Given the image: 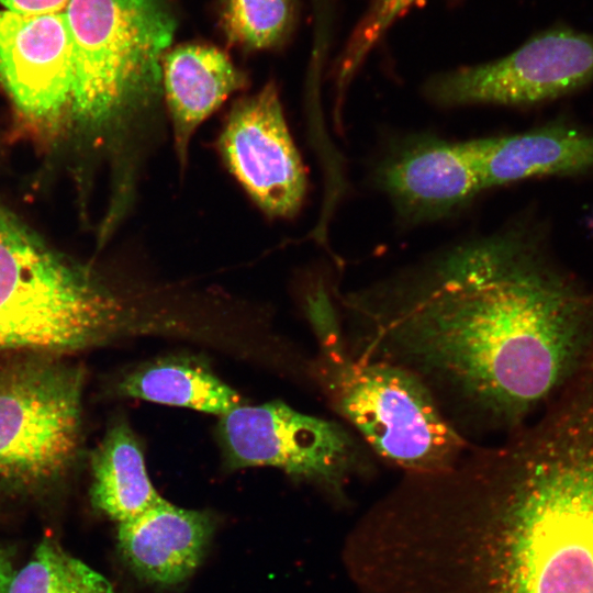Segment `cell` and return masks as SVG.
Returning <instances> with one entry per match:
<instances>
[{
    "label": "cell",
    "instance_id": "d6986e66",
    "mask_svg": "<svg viewBox=\"0 0 593 593\" xmlns=\"http://www.w3.org/2000/svg\"><path fill=\"white\" fill-rule=\"evenodd\" d=\"M305 312L314 331L320 355L338 357L349 351L343 318L325 284L315 286L306 295Z\"/></svg>",
    "mask_w": 593,
    "mask_h": 593
},
{
    "label": "cell",
    "instance_id": "6da1fadb",
    "mask_svg": "<svg viewBox=\"0 0 593 593\" xmlns=\"http://www.w3.org/2000/svg\"><path fill=\"white\" fill-rule=\"evenodd\" d=\"M548 242L519 217L346 293L351 356L412 373L468 441L517 430L593 357V287Z\"/></svg>",
    "mask_w": 593,
    "mask_h": 593
},
{
    "label": "cell",
    "instance_id": "4fadbf2b",
    "mask_svg": "<svg viewBox=\"0 0 593 593\" xmlns=\"http://www.w3.org/2000/svg\"><path fill=\"white\" fill-rule=\"evenodd\" d=\"M484 190L530 178L593 172V132L558 119L508 135L466 141Z\"/></svg>",
    "mask_w": 593,
    "mask_h": 593
},
{
    "label": "cell",
    "instance_id": "30bf717a",
    "mask_svg": "<svg viewBox=\"0 0 593 593\" xmlns=\"http://www.w3.org/2000/svg\"><path fill=\"white\" fill-rule=\"evenodd\" d=\"M372 180L407 226L455 215L484 191L466 142L422 133L395 136L374 164Z\"/></svg>",
    "mask_w": 593,
    "mask_h": 593
},
{
    "label": "cell",
    "instance_id": "ba28073f",
    "mask_svg": "<svg viewBox=\"0 0 593 593\" xmlns=\"http://www.w3.org/2000/svg\"><path fill=\"white\" fill-rule=\"evenodd\" d=\"M593 81V34L567 27L541 32L502 58L430 77L423 94L438 107L532 105Z\"/></svg>",
    "mask_w": 593,
    "mask_h": 593
},
{
    "label": "cell",
    "instance_id": "8fae6325",
    "mask_svg": "<svg viewBox=\"0 0 593 593\" xmlns=\"http://www.w3.org/2000/svg\"><path fill=\"white\" fill-rule=\"evenodd\" d=\"M72 44L64 11L25 14L0 8V80L16 107L51 119L70 102Z\"/></svg>",
    "mask_w": 593,
    "mask_h": 593
},
{
    "label": "cell",
    "instance_id": "3957f363",
    "mask_svg": "<svg viewBox=\"0 0 593 593\" xmlns=\"http://www.w3.org/2000/svg\"><path fill=\"white\" fill-rule=\"evenodd\" d=\"M70 108L97 132H122L145 157L160 131L161 61L175 21L163 0H69Z\"/></svg>",
    "mask_w": 593,
    "mask_h": 593
},
{
    "label": "cell",
    "instance_id": "ac0fdd59",
    "mask_svg": "<svg viewBox=\"0 0 593 593\" xmlns=\"http://www.w3.org/2000/svg\"><path fill=\"white\" fill-rule=\"evenodd\" d=\"M295 16L293 0H225L227 37L246 49H265L289 35Z\"/></svg>",
    "mask_w": 593,
    "mask_h": 593
},
{
    "label": "cell",
    "instance_id": "7402d4cb",
    "mask_svg": "<svg viewBox=\"0 0 593 593\" xmlns=\"http://www.w3.org/2000/svg\"><path fill=\"white\" fill-rule=\"evenodd\" d=\"M15 571L9 550L0 546V593H9Z\"/></svg>",
    "mask_w": 593,
    "mask_h": 593
},
{
    "label": "cell",
    "instance_id": "ffe728a7",
    "mask_svg": "<svg viewBox=\"0 0 593 593\" xmlns=\"http://www.w3.org/2000/svg\"><path fill=\"white\" fill-rule=\"evenodd\" d=\"M416 0H372L355 29L347 49L346 70L351 71L391 23Z\"/></svg>",
    "mask_w": 593,
    "mask_h": 593
},
{
    "label": "cell",
    "instance_id": "e0dca14e",
    "mask_svg": "<svg viewBox=\"0 0 593 593\" xmlns=\"http://www.w3.org/2000/svg\"><path fill=\"white\" fill-rule=\"evenodd\" d=\"M9 593H115L111 582L45 537L31 559L15 571Z\"/></svg>",
    "mask_w": 593,
    "mask_h": 593
},
{
    "label": "cell",
    "instance_id": "5b68a950",
    "mask_svg": "<svg viewBox=\"0 0 593 593\" xmlns=\"http://www.w3.org/2000/svg\"><path fill=\"white\" fill-rule=\"evenodd\" d=\"M312 373L332 409L372 455L405 474L446 470L473 445L449 424L426 387L402 368L349 353L317 355Z\"/></svg>",
    "mask_w": 593,
    "mask_h": 593
},
{
    "label": "cell",
    "instance_id": "5bb4252c",
    "mask_svg": "<svg viewBox=\"0 0 593 593\" xmlns=\"http://www.w3.org/2000/svg\"><path fill=\"white\" fill-rule=\"evenodd\" d=\"M246 82V76L216 47L183 44L166 52L161 61L163 100L182 169L195 130Z\"/></svg>",
    "mask_w": 593,
    "mask_h": 593
},
{
    "label": "cell",
    "instance_id": "7c38bea8",
    "mask_svg": "<svg viewBox=\"0 0 593 593\" xmlns=\"http://www.w3.org/2000/svg\"><path fill=\"white\" fill-rule=\"evenodd\" d=\"M214 516L163 500L122 522L118 547L131 572L144 584L169 589L186 582L201 564L215 532Z\"/></svg>",
    "mask_w": 593,
    "mask_h": 593
},
{
    "label": "cell",
    "instance_id": "44dd1931",
    "mask_svg": "<svg viewBox=\"0 0 593 593\" xmlns=\"http://www.w3.org/2000/svg\"><path fill=\"white\" fill-rule=\"evenodd\" d=\"M69 0H0L1 8L25 14L64 11Z\"/></svg>",
    "mask_w": 593,
    "mask_h": 593
},
{
    "label": "cell",
    "instance_id": "52a82bcc",
    "mask_svg": "<svg viewBox=\"0 0 593 593\" xmlns=\"http://www.w3.org/2000/svg\"><path fill=\"white\" fill-rule=\"evenodd\" d=\"M216 436L228 470L272 467L338 499L351 479L373 470L372 452L354 432L281 401L232 410Z\"/></svg>",
    "mask_w": 593,
    "mask_h": 593
},
{
    "label": "cell",
    "instance_id": "2e32d148",
    "mask_svg": "<svg viewBox=\"0 0 593 593\" xmlns=\"http://www.w3.org/2000/svg\"><path fill=\"white\" fill-rule=\"evenodd\" d=\"M116 394L191 409L220 417L245 404L201 359L167 356L139 365L118 382Z\"/></svg>",
    "mask_w": 593,
    "mask_h": 593
},
{
    "label": "cell",
    "instance_id": "8992f818",
    "mask_svg": "<svg viewBox=\"0 0 593 593\" xmlns=\"http://www.w3.org/2000/svg\"><path fill=\"white\" fill-rule=\"evenodd\" d=\"M83 372L31 358L0 369V484L30 488L60 477L80 440Z\"/></svg>",
    "mask_w": 593,
    "mask_h": 593
},
{
    "label": "cell",
    "instance_id": "9c48e42d",
    "mask_svg": "<svg viewBox=\"0 0 593 593\" xmlns=\"http://www.w3.org/2000/svg\"><path fill=\"white\" fill-rule=\"evenodd\" d=\"M217 147L227 169L262 212L272 217L299 212L306 172L273 82L233 104Z\"/></svg>",
    "mask_w": 593,
    "mask_h": 593
},
{
    "label": "cell",
    "instance_id": "7a4b0ae2",
    "mask_svg": "<svg viewBox=\"0 0 593 593\" xmlns=\"http://www.w3.org/2000/svg\"><path fill=\"white\" fill-rule=\"evenodd\" d=\"M417 564L423 593H593V358L530 422L441 477Z\"/></svg>",
    "mask_w": 593,
    "mask_h": 593
},
{
    "label": "cell",
    "instance_id": "277c9868",
    "mask_svg": "<svg viewBox=\"0 0 593 593\" xmlns=\"http://www.w3.org/2000/svg\"><path fill=\"white\" fill-rule=\"evenodd\" d=\"M160 328L0 210V351L71 353Z\"/></svg>",
    "mask_w": 593,
    "mask_h": 593
},
{
    "label": "cell",
    "instance_id": "9a60e30c",
    "mask_svg": "<svg viewBox=\"0 0 593 593\" xmlns=\"http://www.w3.org/2000/svg\"><path fill=\"white\" fill-rule=\"evenodd\" d=\"M90 465L92 505L119 524L164 500L148 477L141 441L124 418L108 427Z\"/></svg>",
    "mask_w": 593,
    "mask_h": 593
}]
</instances>
